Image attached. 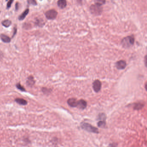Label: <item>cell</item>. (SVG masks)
Listing matches in <instances>:
<instances>
[{"label": "cell", "instance_id": "cell-7", "mask_svg": "<svg viewBox=\"0 0 147 147\" xmlns=\"http://www.w3.org/2000/svg\"><path fill=\"white\" fill-rule=\"evenodd\" d=\"M35 83V81L34 79V78L32 75L29 76L26 79V84L27 86L29 87L33 86L34 85Z\"/></svg>", "mask_w": 147, "mask_h": 147}, {"label": "cell", "instance_id": "cell-29", "mask_svg": "<svg viewBox=\"0 0 147 147\" xmlns=\"http://www.w3.org/2000/svg\"><path fill=\"white\" fill-rule=\"evenodd\" d=\"M0 13H1V11H0Z\"/></svg>", "mask_w": 147, "mask_h": 147}, {"label": "cell", "instance_id": "cell-16", "mask_svg": "<svg viewBox=\"0 0 147 147\" xmlns=\"http://www.w3.org/2000/svg\"><path fill=\"white\" fill-rule=\"evenodd\" d=\"M134 109L136 110H139L142 109L143 107L144 106V105L143 103H141V102H138V103H136L134 104Z\"/></svg>", "mask_w": 147, "mask_h": 147}, {"label": "cell", "instance_id": "cell-21", "mask_svg": "<svg viewBox=\"0 0 147 147\" xmlns=\"http://www.w3.org/2000/svg\"><path fill=\"white\" fill-rule=\"evenodd\" d=\"M106 2L105 1H96L95 2V5L99 6H102V5H104Z\"/></svg>", "mask_w": 147, "mask_h": 147}, {"label": "cell", "instance_id": "cell-26", "mask_svg": "<svg viewBox=\"0 0 147 147\" xmlns=\"http://www.w3.org/2000/svg\"><path fill=\"white\" fill-rule=\"evenodd\" d=\"M4 57V55L3 53L2 52H0V61L3 60Z\"/></svg>", "mask_w": 147, "mask_h": 147}, {"label": "cell", "instance_id": "cell-25", "mask_svg": "<svg viewBox=\"0 0 147 147\" xmlns=\"http://www.w3.org/2000/svg\"><path fill=\"white\" fill-rule=\"evenodd\" d=\"M15 10L16 11H18L19 9V3L18 2H17L15 4Z\"/></svg>", "mask_w": 147, "mask_h": 147}, {"label": "cell", "instance_id": "cell-17", "mask_svg": "<svg viewBox=\"0 0 147 147\" xmlns=\"http://www.w3.org/2000/svg\"><path fill=\"white\" fill-rule=\"evenodd\" d=\"M16 86L17 87V89L20 90V91H26V90L25 88L24 87L22 86L20 82L17 83L16 85Z\"/></svg>", "mask_w": 147, "mask_h": 147}, {"label": "cell", "instance_id": "cell-15", "mask_svg": "<svg viewBox=\"0 0 147 147\" xmlns=\"http://www.w3.org/2000/svg\"><path fill=\"white\" fill-rule=\"evenodd\" d=\"M15 101L17 103H18L20 105H26L27 104V102L24 99H21V98H17L15 100Z\"/></svg>", "mask_w": 147, "mask_h": 147}, {"label": "cell", "instance_id": "cell-20", "mask_svg": "<svg viewBox=\"0 0 147 147\" xmlns=\"http://www.w3.org/2000/svg\"><path fill=\"white\" fill-rule=\"evenodd\" d=\"M97 126L99 127H105L106 126V122L105 121H100L97 123Z\"/></svg>", "mask_w": 147, "mask_h": 147}, {"label": "cell", "instance_id": "cell-27", "mask_svg": "<svg viewBox=\"0 0 147 147\" xmlns=\"http://www.w3.org/2000/svg\"><path fill=\"white\" fill-rule=\"evenodd\" d=\"M108 147H117V145L115 143H113V144H110Z\"/></svg>", "mask_w": 147, "mask_h": 147}, {"label": "cell", "instance_id": "cell-5", "mask_svg": "<svg viewBox=\"0 0 147 147\" xmlns=\"http://www.w3.org/2000/svg\"><path fill=\"white\" fill-rule=\"evenodd\" d=\"M92 87L95 92H99L102 88V83L99 80H95L93 82Z\"/></svg>", "mask_w": 147, "mask_h": 147}, {"label": "cell", "instance_id": "cell-2", "mask_svg": "<svg viewBox=\"0 0 147 147\" xmlns=\"http://www.w3.org/2000/svg\"><path fill=\"white\" fill-rule=\"evenodd\" d=\"M81 127L84 130L88 132L94 133L98 134L99 131L98 129L95 127H94L88 123L82 122L81 123Z\"/></svg>", "mask_w": 147, "mask_h": 147}, {"label": "cell", "instance_id": "cell-19", "mask_svg": "<svg viewBox=\"0 0 147 147\" xmlns=\"http://www.w3.org/2000/svg\"><path fill=\"white\" fill-rule=\"evenodd\" d=\"M106 119V116L105 114L102 113L99 114V120H100V121H105Z\"/></svg>", "mask_w": 147, "mask_h": 147}, {"label": "cell", "instance_id": "cell-28", "mask_svg": "<svg viewBox=\"0 0 147 147\" xmlns=\"http://www.w3.org/2000/svg\"><path fill=\"white\" fill-rule=\"evenodd\" d=\"M146 57H147V56L146 55L145 56V58H144V60H145V66H146V60H147V58H146Z\"/></svg>", "mask_w": 147, "mask_h": 147}, {"label": "cell", "instance_id": "cell-1", "mask_svg": "<svg viewBox=\"0 0 147 147\" xmlns=\"http://www.w3.org/2000/svg\"><path fill=\"white\" fill-rule=\"evenodd\" d=\"M135 38L133 35L123 38L121 41L122 45L125 48H129L133 45Z\"/></svg>", "mask_w": 147, "mask_h": 147}, {"label": "cell", "instance_id": "cell-22", "mask_svg": "<svg viewBox=\"0 0 147 147\" xmlns=\"http://www.w3.org/2000/svg\"><path fill=\"white\" fill-rule=\"evenodd\" d=\"M28 5H32L33 6H36L37 5V3L35 0H28L27 1Z\"/></svg>", "mask_w": 147, "mask_h": 147}, {"label": "cell", "instance_id": "cell-6", "mask_svg": "<svg viewBox=\"0 0 147 147\" xmlns=\"http://www.w3.org/2000/svg\"><path fill=\"white\" fill-rule=\"evenodd\" d=\"M116 67L118 70H123L126 67V63L124 60H120L116 63Z\"/></svg>", "mask_w": 147, "mask_h": 147}, {"label": "cell", "instance_id": "cell-8", "mask_svg": "<svg viewBox=\"0 0 147 147\" xmlns=\"http://www.w3.org/2000/svg\"><path fill=\"white\" fill-rule=\"evenodd\" d=\"M87 103V102L84 100L81 99L80 100L78 101V104L77 108L80 109H85L86 108Z\"/></svg>", "mask_w": 147, "mask_h": 147}, {"label": "cell", "instance_id": "cell-11", "mask_svg": "<svg viewBox=\"0 0 147 147\" xmlns=\"http://www.w3.org/2000/svg\"><path fill=\"white\" fill-rule=\"evenodd\" d=\"M29 8H27L20 15H19L18 17V20L20 21H22L23 20H24L26 17L29 14Z\"/></svg>", "mask_w": 147, "mask_h": 147}, {"label": "cell", "instance_id": "cell-23", "mask_svg": "<svg viewBox=\"0 0 147 147\" xmlns=\"http://www.w3.org/2000/svg\"><path fill=\"white\" fill-rule=\"evenodd\" d=\"M13 2H14V0H10L8 2V3L7 4V9H9L11 8Z\"/></svg>", "mask_w": 147, "mask_h": 147}, {"label": "cell", "instance_id": "cell-18", "mask_svg": "<svg viewBox=\"0 0 147 147\" xmlns=\"http://www.w3.org/2000/svg\"><path fill=\"white\" fill-rule=\"evenodd\" d=\"M41 91H42L44 93V94H50L52 90L51 89H50V88H45V87H43L41 88Z\"/></svg>", "mask_w": 147, "mask_h": 147}, {"label": "cell", "instance_id": "cell-4", "mask_svg": "<svg viewBox=\"0 0 147 147\" xmlns=\"http://www.w3.org/2000/svg\"><path fill=\"white\" fill-rule=\"evenodd\" d=\"M58 13L56 10L51 9L47 11L45 13L46 18L49 20H55L56 18L58 16Z\"/></svg>", "mask_w": 147, "mask_h": 147}, {"label": "cell", "instance_id": "cell-13", "mask_svg": "<svg viewBox=\"0 0 147 147\" xmlns=\"http://www.w3.org/2000/svg\"><path fill=\"white\" fill-rule=\"evenodd\" d=\"M57 5L61 9H64L67 6V1L65 0H59L57 2Z\"/></svg>", "mask_w": 147, "mask_h": 147}, {"label": "cell", "instance_id": "cell-12", "mask_svg": "<svg viewBox=\"0 0 147 147\" xmlns=\"http://www.w3.org/2000/svg\"><path fill=\"white\" fill-rule=\"evenodd\" d=\"M35 25L39 27H42L45 24V23L42 19L36 18L35 22Z\"/></svg>", "mask_w": 147, "mask_h": 147}, {"label": "cell", "instance_id": "cell-9", "mask_svg": "<svg viewBox=\"0 0 147 147\" xmlns=\"http://www.w3.org/2000/svg\"><path fill=\"white\" fill-rule=\"evenodd\" d=\"M67 104L72 108H77L78 101L74 98H71L67 100Z\"/></svg>", "mask_w": 147, "mask_h": 147}, {"label": "cell", "instance_id": "cell-24", "mask_svg": "<svg viewBox=\"0 0 147 147\" xmlns=\"http://www.w3.org/2000/svg\"><path fill=\"white\" fill-rule=\"evenodd\" d=\"M17 29L16 26H14V30H13V33L12 36V38H14V37L15 36L16 34L17 33Z\"/></svg>", "mask_w": 147, "mask_h": 147}, {"label": "cell", "instance_id": "cell-10", "mask_svg": "<svg viewBox=\"0 0 147 147\" xmlns=\"http://www.w3.org/2000/svg\"><path fill=\"white\" fill-rule=\"evenodd\" d=\"M0 38L2 41L5 43H9L11 41V38L9 36L4 34H1L0 35Z\"/></svg>", "mask_w": 147, "mask_h": 147}, {"label": "cell", "instance_id": "cell-14", "mask_svg": "<svg viewBox=\"0 0 147 147\" xmlns=\"http://www.w3.org/2000/svg\"><path fill=\"white\" fill-rule=\"evenodd\" d=\"M2 24L5 27H9L12 24V21L11 20H8V19L4 20L2 22Z\"/></svg>", "mask_w": 147, "mask_h": 147}, {"label": "cell", "instance_id": "cell-3", "mask_svg": "<svg viewBox=\"0 0 147 147\" xmlns=\"http://www.w3.org/2000/svg\"><path fill=\"white\" fill-rule=\"evenodd\" d=\"M90 10L91 13L96 16L100 15L103 11L102 6H99L95 4L91 5Z\"/></svg>", "mask_w": 147, "mask_h": 147}]
</instances>
